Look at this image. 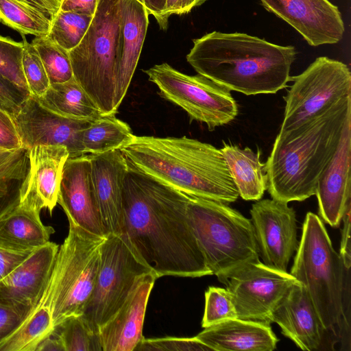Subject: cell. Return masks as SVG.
<instances>
[{
  "instance_id": "obj_1",
  "label": "cell",
  "mask_w": 351,
  "mask_h": 351,
  "mask_svg": "<svg viewBox=\"0 0 351 351\" xmlns=\"http://www.w3.org/2000/svg\"><path fill=\"white\" fill-rule=\"evenodd\" d=\"M128 164L123 233L142 259L158 278L213 275L189 222V195Z\"/></svg>"
},
{
  "instance_id": "obj_2",
  "label": "cell",
  "mask_w": 351,
  "mask_h": 351,
  "mask_svg": "<svg viewBox=\"0 0 351 351\" xmlns=\"http://www.w3.org/2000/svg\"><path fill=\"white\" fill-rule=\"evenodd\" d=\"M193 42L187 62L199 75L230 90L246 95L276 93L289 82L296 56L293 46L216 31Z\"/></svg>"
},
{
  "instance_id": "obj_3",
  "label": "cell",
  "mask_w": 351,
  "mask_h": 351,
  "mask_svg": "<svg viewBox=\"0 0 351 351\" xmlns=\"http://www.w3.org/2000/svg\"><path fill=\"white\" fill-rule=\"evenodd\" d=\"M142 173L188 195L229 204L239 195L221 149L197 139L135 136L120 149Z\"/></svg>"
},
{
  "instance_id": "obj_4",
  "label": "cell",
  "mask_w": 351,
  "mask_h": 351,
  "mask_svg": "<svg viewBox=\"0 0 351 351\" xmlns=\"http://www.w3.org/2000/svg\"><path fill=\"white\" fill-rule=\"evenodd\" d=\"M350 115L351 103L297 130L278 133L265 163L267 190L272 199L289 203L315 195Z\"/></svg>"
},
{
  "instance_id": "obj_5",
  "label": "cell",
  "mask_w": 351,
  "mask_h": 351,
  "mask_svg": "<svg viewBox=\"0 0 351 351\" xmlns=\"http://www.w3.org/2000/svg\"><path fill=\"white\" fill-rule=\"evenodd\" d=\"M308 293L332 344L350 345V275L322 219L306 213L290 273Z\"/></svg>"
},
{
  "instance_id": "obj_6",
  "label": "cell",
  "mask_w": 351,
  "mask_h": 351,
  "mask_svg": "<svg viewBox=\"0 0 351 351\" xmlns=\"http://www.w3.org/2000/svg\"><path fill=\"white\" fill-rule=\"evenodd\" d=\"M122 0H98L84 36L69 51L73 77L102 114H116Z\"/></svg>"
},
{
  "instance_id": "obj_7",
  "label": "cell",
  "mask_w": 351,
  "mask_h": 351,
  "mask_svg": "<svg viewBox=\"0 0 351 351\" xmlns=\"http://www.w3.org/2000/svg\"><path fill=\"white\" fill-rule=\"evenodd\" d=\"M187 216L206 265L218 280L259 261L251 221L228 204L189 195Z\"/></svg>"
},
{
  "instance_id": "obj_8",
  "label": "cell",
  "mask_w": 351,
  "mask_h": 351,
  "mask_svg": "<svg viewBox=\"0 0 351 351\" xmlns=\"http://www.w3.org/2000/svg\"><path fill=\"white\" fill-rule=\"evenodd\" d=\"M69 223L68 235L59 247L43 289L49 300L54 327L69 317L84 313L95 287L101 247L107 237Z\"/></svg>"
},
{
  "instance_id": "obj_9",
  "label": "cell",
  "mask_w": 351,
  "mask_h": 351,
  "mask_svg": "<svg viewBox=\"0 0 351 351\" xmlns=\"http://www.w3.org/2000/svg\"><path fill=\"white\" fill-rule=\"evenodd\" d=\"M284 97L280 133L297 130L351 103V73L342 62L321 56L298 75Z\"/></svg>"
},
{
  "instance_id": "obj_10",
  "label": "cell",
  "mask_w": 351,
  "mask_h": 351,
  "mask_svg": "<svg viewBox=\"0 0 351 351\" xmlns=\"http://www.w3.org/2000/svg\"><path fill=\"white\" fill-rule=\"evenodd\" d=\"M152 271L125 233L107 235L95 287L82 314L96 332L121 307L138 279Z\"/></svg>"
},
{
  "instance_id": "obj_11",
  "label": "cell",
  "mask_w": 351,
  "mask_h": 351,
  "mask_svg": "<svg viewBox=\"0 0 351 351\" xmlns=\"http://www.w3.org/2000/svg\"><path fill=\"white\" fill-rule=\"evenodd\" d=\"M162 97L182 108L191 122L205 123L209 130L232 121L239 112L230 90L201 75H189L167 63L145 71Z\"/></svg>"
},
{
  "instance_id": "obj_12",
  "label": "cell",
  "mask_w": 351,
  "mask_h": 351,
  "mask_svg": "<svg viewBox=\"0 0 351 351\" xmlns=\"http://www.w3.org/2000/svg\"><path fill=\"white\" fill-rule=\"evenodd\" d=\"M219 281L230 293L237 318L270 325L273 310L298 280L259 260L240 266Z\"/></svg>"
},
{
  "instance_id": "obj_13",
  "label": "cell",
  "mask_w": 351,
  "mask_h": 351,
  "mask_svg": "<svg viewBox=\"0 0 351 351\" xmlns=\"http://www.w3.org/2000/svg\"><path fill=\"white\" fill-rule=\"evenodd\" d=\"M250 215L258 254L263 263L287 271L298 246L295 210L288 203L265 199L252 204Z\"/></svg>"
},
{
  "instance_id": "obj_14",
  "label": "cell",
  "mask_w": 351,
  "mask_h": 351,
  "mask_svg": "<svg viewBox=\"0 0 351 351\" xmlns=\"http://www.w3.org/2000/svg\"><path fill=\"white\" fill-rule=\"evenodd\" d=\"M22 147L62 145L69 158L86 155L82 144L83 131L93 120H79L59 115L43 106L33 95L13 118Z\"/></svg>"
},
{
  "instance_id": "obj_15",
  "label": "cell",
  "mask_w": 351,
  "mask_h": 351,
  "mask_svg": "<svg viewBox=\"0 0 351 351\" xmlns=\"http://www.w3.org/2000/svg\"><path fill=\"white\" fill-rule=\"evenodd\" d=\"M263 7L289 24L311 46L335 44L345 27L338 8L329 0H260Z\"/></svg>"
},
{
  "instance_id": "obj_16",
  "label": "cell",
  "mask_w": 351,
  "mask_h": 351,
  "mask_svg": "<svg viewBox=\"0 0 351 351\" xmlns=\"http://www.w3.org/2000/svg\"><path fill=\"white\" fill-rule=\"evenodd\" d=\"M58 203L68 221L90 233L108 234L103 226L91 178L88 154L69 158L63 167Z\"/></svg>"
},
{
  "instance_id": "obj_17",
  "label": "cell",
  "mask_w": 351,
  "mask_h": 351,
  "mask_svg": "<svg viewBox=\"0 0 351 351\" xmlns=\"http://www.w3.org/2000/svg\"><path fill=\"white\" fill-rule=\"evenodd\" d=\"M282 333L303 350H324L333 344L303 285L293 283L271 313Z\"/></svg>"
},
{
  "instance_id": "obj_18",
  "label": "cell",
  "mask_w": 351,
  "mask_h": 351,
  "mask_svg": "<svg viewBox=\"0 0 351 351\" xmlns=\"http://www.w3.org/2000/svg\"><path fill=\"white\" fill-rule=\"evenodd\" d=\"M58 249V245L49 241L34 250L19 266L0 280V304L27 317L47 284Z\"/></svg>"
},
{
  "instance_id": "obj_19",
  "label": "cell",
  "mask_w": 351,
  "mask_h": 351,
  "mask_svg": "<svg viewBox=\"0 0 351 351\" xmlns=\"http://www.w3.org/2000/svg\"><path fill=\"white\" fill-rule=\"evenodd\" d=\"M158 278L153 271L141 277L121 307L99 327L102 351H134L144 339L147 305Z\"/></svg>"
},
{
  "instance_id": "obj_20",
  "label": "cell",
  "mask_w": 351,
  "mask_h": 351,
  "mask_svg": "<svg viewBox=\"0 0 351 351\" xmlns=\"http://www.w3.org/2000/svg\"><path fill=\"white\" fill-rule=\"evenodd\" d=\"M91 178L105 230L123 233V191L128 164L120 149L90 155Z\"/></svg>"
},
{
  "instance_id": "obj_21",
  "label": "cell",
  "mask_w": 351,
  "mask_h": 351,
  "mask_svg": "<svg viewBox=\"0 0 351 351\" xmlns=\"http://www.w3.org/2000/svg\"><path fill=\"white\" fill-rule=\"evenodd\" d=\"M351 115L343 129L337 151L320 176L315 195L319 215L332 227H338L347 207L351 204Z\"/></svg>"
},
{
  "instance_id": "obj_22",
  "label": "cell",
  "mask_w": 351,
  "mask_h": 351,
  "mask_svg": "<svg viewBox=\"0 0 351 351\" xmlns=\"http://www.w3.org/2000/svg\"><path fill=\"white\" fill-rule=\"evenodd\" d=\"M69 158L66 147L36 145L29 149V169L21 189L20 204L39 212H52L58 203L64 165Z\"/></svg>"
},
{
  "instance_id": "obj_23",
  "label": "cell",
  "mask_w": 351,
  "mask_h": 351,
  "mask_svg": "<svg viewBox=\"0 0 351 351\" xmlns=\"http://www.w3.org/2000/svg\"><path fill=\"white\" fill-rule=\"evenodd\" d=\"M195 337L213 351H273L278 341L270 325L239 318L204 328Z\"/></svg>"
},
{
  "instance_id": "obj_24",
  "label": "cell",
  "mask_w": 351,
  "mask_h": 351,
  "mask_svg": "<svg viewBox=\"0 0 351 351\" xmlns=\"http://www.w3.org/2000/svg\"><path fill=\"white\" fill-rule=\"evenodd\" d=\"M149 14L137 0H122L119 62L115 105L125 97L136 70L149 23Z\"/></svg>"
},
{
  "instance_id": "obj_25",
  "label": "cell",
  "mask_w": 351,
  "mask_h": 351,
  "mask_svg": "<svg viewBox=\"0 0 351 351\" xmlns=\"http://www.w3.org/2000/svg\"><path fill=\"white\" fill-rule=\"evenodd\" d=\"M54 232L42 223L39 211L19 204L0 220V246L32 251L48 243Z\"/></svg>"
},
{
  "instance_id": "obj_26",
  "label": "cell",
  "mask_w": 351,
  "mask_h": 351,
  "mask_svg": "<svg viewBox=\"0 0 351 351\" xmlns=\"http://www.w3.org/2000/svg\"><path fill=\"white\" fill-rule=\"evenodd\" d=\"M60 0H0V22L21 34L47 36Z\"/></svg>"
},
{
  "instance_id": "obj_27",
  "label": "cell",
  "mask_w": 351,
  "mask_h": 351,
  "mask_svg": "<svg viewBox=\"0 0 351 351\" xmlns=\"http://www.w3.org/2000/svg\"><path fill=\"white\" fill-rule=\"evenodd\" d=\"M220 149L239 196L247 201L261 199L267 190V176L265 163L260 159L261 152L226 143Z\"/></svg>"
},
{
  "instance_id": "obj_28",
  "label": "cell",
  "mask_w": 351,
  "mask_h": 351,
  "mask_svg": "<svg viewBox=\"0 0 351 351\" xmlns=\"http://www.w3.org/2000/svg\"><path fill=\"white\" fill-rule=\"evenodd\" d=\"M37 99L47 109L66 118L95 120L104 115L74 77L51 84Z\"/></svg>"
},
{
  "instance_id": "obj_29",
  "label": "cell",
  "mask_w": 351,
  "mask_h": 351,
  "mask_svg": "<svg viewBox=\"0 0 351 351\" xmlns=\"http://www.w3.org/2000/svg\"><path fill=\"white\" fill-rule=\"evenodd\" d=\"M51 306L43 292L21 324L0 343V351H36L40 342L54 329Z\"/></svg>"
},
{
  "instance_id": "obj_30",
  "label": "cell",
  "mask_w": 351,
  "mask_h": 351,
  "mask_svg": "<svg viewBox=\"0 0 351 351\" xmlns=\"http://www.w3.org/2000/svg\"><path fill=\"white\" fill-rule=\"evenodd\" d=\"M115 114L101 115L83 131L82 144L86 155L120 149L134 139L135 135L130 127Z\"/></svg>"
},
{
  "instance_id": "obj_31",
  "label": "cell",
  "mask_w": 351,
  "mask_h": 351,
  "mask_svg": "<svg viewBox=\"0 0 351 351\" xmlns=\"http://www.w3.org/2000/svg\"><path fill=\"white\" fill-rule=\"evenodd\" d=\"M92 19L91 16L59 10L47 36L51 40L69 51L81 42Z\"/></svg>"
},
{
  "instance_id": "obj_32",
  "label": "cell",
  "mask_w": 351,
  "mask_h": 351,
  "mask_svg": "<svg viewBox=\"0 0 351 351\" xmlns=\"http://www.w3.org/2000/svg\"><path fill=\"white\" fill-rule=\"evenodd\" d=\"M32 44L39 54L50 84L63 83L73 77L67 50L51 40L47 36H36Z\"/></svg>"
},
{
  "instance_id": "obj_33",
  "label": "cell",
  "mask_w": 351,
  "mask_h": 351,
  "mask_svg": "<svg viewBox=\"0 0 351 351\" xmlns=\"http://www.w3.org/2000/svg\"><path fill=\"white\" fill-rule=\"evenodd\" d=\"M55 328L65 351H102L99 332L82 315L69 317Z\"/></svg>"
},
{
  "instance_id": "obj_34",
  "label": "cell",
  "mask_w": 351,
  "mask_h": 351,
  "mask_svg": "<svg viewBox=\"0 0 351 351\" xmlns=\"http://www.w3.org/2000/svg\"><path fill=\"white\" fill-rule=\"evenodd\" d=\"M22 66L24 77L31 94L42 97L50 86V82L39 54L32 43L23 38Z\"/></svg>"
},
{
  "instance_id": "obj_35",
  "label": "cell",
  "mask_w": 351,
  "mask_h": 351,
  "mask_svg": "<svg viewBox=\"0 0 351 351\" xmlns=\"http://www.w3.org/2000/svg\"><path fill=\"white\" fill-rule=\"evenodd\" d=\"M237 318L232 297L226 289L210 287L205 292L202 327L207 328L225 319Z\"/></svg>"
},
{
  "instance_id": "obj_36",
  "label": "cell",
  "mask_w": 351,
  "mask_h": 351,
  "mask_svg": "<svg viewBox=\"0 0 351 351\" xmlns=\"http://www.w3.org/2000/svg\"><path fill=\"white\" fill-rule=\"evenodd\" d=\"M23 47V42H16L0 35V74L29 90L22 66Z\"/></svg>"
},
{
  "instance_id": "obj_37",
  "label": "cell",
  "mask_w": 351,
  "mask_h": 351,
  "mask_svg": "<svg viewBox=\"0 0 351 351\" xmlns=\"http://www.w3.org/2000/svg\"><path fill=\"white\" fill-rule=\"evenodd\" d=\"M29 169L28 158L16 169L0 176V220L20 204L21 189Z\"/></svg>"
},
{
  "instance_id": "obj_38",
  "label": "cell",
  "mask_w": 351,
  "mask_h": 351,
  "mask_svg": "<svg viewBox=\"0 0 351 351\" xmlns=\"http://www.w3.org/2000/svg\"><path fill=\"white\" fill-rule=\"evenodd\" d=\"M135 350L208 351L212 349L195 337L192 338L165 337L149 339L144 338L136 346L134 351Z\"/></svg>"
},
{
  "instance_id": "obj_39",
  "label": "cell",
  "mask_w": 351,
  "mask_h": 351,
  "mask_svg": "<svg viewBox=\"0 0 351 351\" xmlns=\"http://www.w3.org/2000/svg\"><path fill=\"white\" fill-rule=\"evenodd\" d=\"M31 95L23 89L0 74V109L14 118Z\"/></svg>"
},
{
  "instance_id": "obj_40",
  "label": "cell",
  "mask_w": 351,
  "mask_h": 351,
  "mask_svg": "<svg viewBox=\"0 0 351 351\" xmlns=\"http://www.w3.org/2000/svg\"><path fill=\"white\" fill-rule=\"evenodd\" d=\"M0 147L16 150L22 147L13 118L0 109Z\"/></svg>"
},
{
  "instance_id": "obj_41",
  "label": "cell",
  "mask_w": 351,
  "mask_h": 351,
  "mask_svg": "<svg viewBox=\"0 0 351 351\" xmlns=\"http://www.w3.org/2000/svg\"><path fill=\"white\" fill-rule=\"evenodd\" d=\"M33 251H17L0 246V280L12 272Z\"/></svg>"
},
{
  "instance_id": "obj_42",
  "label": "cell",
  "mask_w": 351,
  "mask_h": 351,
  "mask_svg": "<svg viewBox=\"0 0 351 351\" xmlns=\"http://www.w3.org/2000/svg\"><path fill=\"white\" fill-rule=\"evenodd\" d=\"M25 317L20 311L0 304V343L17 328Z\"/></svg>"
},
{
  "instance_id": "obj_43",
  "label": "cell",
  "mask_w": 351,
  "mask_h": 351,
  "mask_svg": "<svg viewBox=\"0 0 351 351\" xmlns=\"http://www.w3.org/2000/svg\"><path fill=\"white\" fill-rule=\"evenodd\" d=\"M29 158V149L23 147L16 150L0 147V176L23 164Z\"/></svg>"
},
{
  "instance_id": "obj_44",
  "label": "cell",
  "mask_w": 351,
  "mask_h": 351,
  "mask_svg": "<svg viewBox=\"0 0 351 351\" xmlns=\"http://www.w3.org/2000/svg\"><path fill=\"white\" fill-rule=\"evenodd\" d=\"M349 205L342 217L343 228L341 231V240L340 245V256L346 269H350L351 251H350V206Z\"/></svg>"
},
{
  "instance_id": "obj_45",
  "label": "cell",
  "mask_w": 351,
  "mask_h": 351,
  "mask_svg": "<svg viewBox=\"0 0 351 351\" xmlns=\"http://www.w3.org/2000/svg\"><path fill=\"white\" fill-rule=\"evenodd\" d=\"M206 0H166L162 17L168 25V19L171 14H183L189 13L195 7L203 4Z\"/></svg>"
},
{
  "instance_id": "obj_46",
  "label": "cell",
  "mask_w": 351,
  "mask_h": 351,
  "mask_svg": "<svg viewBox=\"0 0 351 351\" xmlns=\"http://www.w3.org/2000/svg\"><path fill=\"white\" fill-rule=\"evenodd\" d=\"M98 0H60V10L93 16Z\"/></svg>"
},
{
  "instance_id": "obj_47",
  "label": "cell",
  "mask_w": 351,
  "mask_h": 351,
  "mask_svg": "<svg viewBox=\"0 0 351 351\" xmlns=\"http://www.w3.org/2000/svg\"><path fill=\"white\" fill-rule=\"evenodd\" d=\"M145 8L149 15L152 14L158 22L160 29H166L167 25L165 23L162 13L165 10L166 0H137Z\"/></svg>"
},
{
  "instance_id": "obj_48",
  "label": "cell",
  "mask_w": 351,
  "mask_h": 351,
  "mask_svg": "<svg viewBox=\"0 0 351 351\" xmlns=\"http://www.w3.org/2000/svg\"><path fill=\"white\" fill-rule=\"evenodd\" d=\"M36 351H65L60 336L55 328L40 342Z\"/></svg>"
}]
</instances>
